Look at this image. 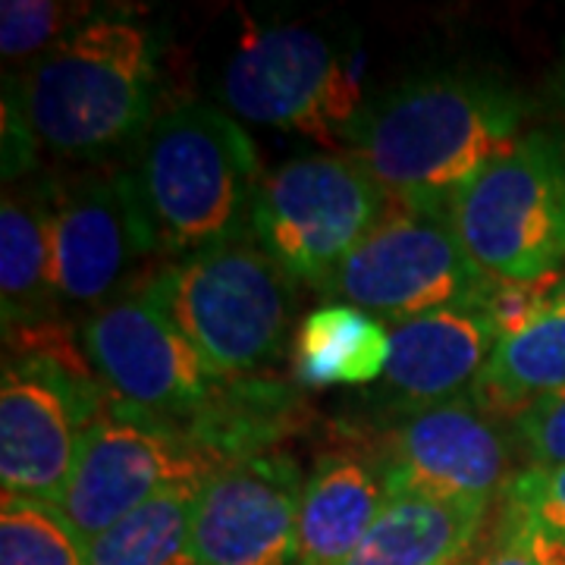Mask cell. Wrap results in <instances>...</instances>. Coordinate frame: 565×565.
<instances>
[{"instance_id": "obj_1", "label": "cell", "mask_w": 565, "mask_h": 565, "mask_svg": "<svg viewBox=\"0 0 565 565\" xmlns=\"http://www.w3.org/2000/svg\"><path fill=\"white\" fill-rule=\"evenodd\" d=\"M525 98L484 73H434L367 104L349 154L393 207L446 211L522 139Z\"/></svg>"}, {"instance_id": "obj_2", "label": "cell", "mask_w": 565, "mask_h": 565, "mask_svg": "<svg viewBox=\"0 0 565 565\" xmlns=\"http://www.w3.org/2000/svg\"><path fill=\"white\" fill-rule=\"evenodd\" d=\"M161 39L136 17L98 13L39 61L3 76L39 148L70 161H102L145 136L158 102Z\"/></svg>"}, {"instance_id": "obj_3", "label": "cell", "mask_w": 565, "mask_h": 565, "mask_svg": "<svg viewBox=\"0 0 565 565\" xmlns=\"http://www.w3.org/2000/svg\"><path fill=\"white\" fill-rule=\"evenodd\" d=\"M158 255L185 258L248 233L264 173L236 117L204 102L158 114L129 163Z\"/></svg>"}, {"instance_id": "obj_4", "label": "cell", "mask_w": 565, "mask_h": 565, "mask_svg": "<svg viewBox=\"0 0 565 565\" xmlns=\"http://www.w3.org/2000/svg\"><path fill=\"white\" fill-rule=\"evenodd\" d=\"M151 282L217 377H252L289 345L299 289L252 233L158 264Z\"/></svg>"}, {"instance_id": "obj_5", "label": "cell", "mask_w": 565, "mask_h": 565, "mask_svg": "<svg viewBox=\"0 0 565 565\" xmlns=\"http://www.w3.org/2000/svg\"><path fill=\"white\" fill-rule=\"evenodd\" d=\"M217 92L243 120L321 145H349L367 107L355 63L337 41L299 22H245Z\"/></svg>"}, {"instance_id": "obj_6", "label": "cell", "mask_w": 565, "mask_h": 565, "mask_svg": "<svg viewBox=\"0 0 565 565\" xmlns=\"http://www.w3.org/2000/svg\"><path fill=\"white\" fill-rule=\"evenodd\" d=\"M456 236L497 280L565 270V136L531 129L449 204Z\"/></svg>"}, {"instance_id": "obj_7", "label": "cell", "mask_w": 565, "mask_h": 565, "mask_svg": "<svg viewBox=\"0 0 565 565\" xmlns=\"http://www.w3.org/2000/svg\"><path fill=\"white\" fill-rule=\"evenodd\" d=\"M390 207L349 151L302 154L264 173L248 233L292 280L321 292Z\"/></svg>"}, {"instance_id": "obj_8", "label": "cell", "mask_w": 565, "mask_h": 565, "mask_svg": "<svg viewBox=\"0 0 565 565\" xmlns=\"http://www.w3.org/2000/svg\"><path fill=\"white\" fill-rule=\"evenodd\" d=\"M107 405V390L76 340L13 352L0 381L3 497L61 505L82 434Z\"/></svg>"}, {"instance_id": "obj_9", "label": "cell", "mask_w": 565, "mask_h": 565, "mask_svg": "<svg viewBox=\"0 0 565 565\" xmlns=\"http://www.w3.org/2000/svg\"><path fill=\"white\" fill-rule=\"evenodd\" d=\"M79 345L110 399L185 430L217 377L161 302L151 270L79 321Z\"/></svg>"}, {"instance_id": "obj_10", "label": "cell", "mask_w": 565, "mask_h": 565, "mask_svg": "<svg viewBox=\"0 0 565 565\" xmlns=\"http://www.w3.org/2000/svg\"><path fill=\"white\" fill-rule=\"evenodd\" d=\"M493 286L497 277L471 262L446 211L390 207L321 296L393 327L446 308L484 305Z\"/></svg>"}, {"instance_id": "obj_11", "label": "cell", "mask_w": 565, "mask_h": 565, "mask_svg": "<svg viewBox=\"0 0 565 565\" xmlns=\"http://www.w3.org/2000/svg\"><path fill=\"white\" fill-rule=\"evenodd\" d=\"M217 468L221 465L170 424L107 396L102 415L82 434L57 509L88 544L167 490L202 487Z\"/></svg>"}, {"instance_id": "obj_12", "label": "cell", "mask_w": 565, "mask_h": 565, "mask_svg": "<svg viewBox=\"0 0 565 565\" xmlns=\"http://www.w3.org/2000/svg\"><path fill=\"white\" fill-rule=\"evenodd\" d=\"M158 255L129 167H95L57 182L54 274L63 308L85 315L141 280Z\"/></svg>"}, {"instance_id": "obj_13", "label": "cell", "mask_w": 565, "mask_h": 565, "mask_svg": "<svg viewBox=\"0 0 565 565\" xmlns=\"http://www.w3.org/2000/svg\"><path fill=\"white\" fill-rule=\"evenodd\" d=\"M305 471L270 449L221 465L195 493L189 550L199 565H292Z\"/></svg>"}, {"instance_id": "obj_14", "label": "cell", "mask_w": 565, "mask_h": 565, "mask_svg": "<svg viewBox=\"0 0 565 565\" xmlns=\"http://www.w3.org/2000/svg\"><path fill=\"white\" fill-rule=\"evenodd\" d=\"M371 456L386 497L493 503L515 478L509 437L471 396L399 418Z\"/></svg>"}, {"instance_id": "obj_15", "label": "cell", "mask_w": 565, "mask_h": 565, "mask_svg": "<svg viewBox=\"0 0 565 565\" xmlns=\"http://www.w3.org/2000/svg\"><path fill=\"white\" fill-rule=\"evenodd\" d=\"M54 177L7 182L0 202V305L3 343L32 352L76 340L66 327V308L54 274Z\"/></svg>"}, {"instance_id": "obj_16", "label": "cell", "mask_w": 565, "mask_h": 565, "mask_svg": "<svg viewBox=\"0 0 565 565\" xmlns=\"http://www.w3.org/2000/svg\"><path fill=\"white\" fill-rule=\"evenodd\" d=\"M500 333L484 305L446 308L390 327V362L371 399L386 415H418L471 393Z\"/></svg>"}, {"instance_id": "obj_17", "label": "cell", "mask_w": 565, "mask_h": 565, "mask_svg": "<svg viewBox=\"0 0 565 565\" xmlns=\"http://www.w3.org/2000/svg\"><path fill=\"white\" fill-rule=\"evenodd\" d=\"M390 500L371 452L330 449L305 481L292 565H343Z\"/></svg>"}, {"instance_id": "obj_18", "label": "cell", "mask_w": 565, "mask_h": 565, "mask_svg": "<svg viewBox=\"0 0 565 565\" xmlns=\"http://www.w3.org/2000/svg\"><path fill=\"white\" fill-rule=\"evenodd\" d=\"M490 503L390 497L343 565H465L481 544Z\"/></svg>"}, {"instance_id": "obj_19", "label": "cell", "mask_w": 565, "mask_h": 565, "mask_svg": "<svg viewBox=\"0 0 565 565\" xmlns=\"http://www.w3.org/2000/svg\"><path fill=\"white\" fill-rule=\"evenodd\" d=\"M565 390V270L531 321L503 337L471 386V403L490 418H519Z\"/></svg>"}, {"instance_id": "obj_20", "label": "cell", "mask_w": 565, "mask_h": 565, "mask_svg": "<svg viewBox=\"0 0 565 565\" xmlns=\"http://www.w3.org/2000/svg\"><path fill=\"white\" fill-rule=\"evenodd\" d=\"M302 418V399L282 381L223 377L211 403L182 430L217 465L270 452Z\"/></svg>"}, {"instance_id": "obj_21", "label": "cell", "mask_w": 565, "mask_h": 565, "mask_svg": "<svg viewBox=\"0 0 565 565\" xmlns=\"http://www.w3.org/2000/svg\"><path fill=\"white\" fill-rule=\"evenodd\" d=\"M390 362V327L355 305L305 315L292 340V371L305 390L377 384Z\"/></svg>"}, {"instance_id": "obj_22", "label": "cell", "mask_w": 565, "mask_h": 565, "mask_svg": "<svg viewBox=\"0 0 565 565\" xmlns=\"http://www.w3.org/2000/svg\"><path fill=\"white\" fill-rule=\"evenodd\" d=\"M199 487L167 490L85 544L88 565H189L192 503Z\"/></svg>"}, {"instance_id": "obj_23", "label": "cell", "mask_w": 565, "mask_h": 565, "mask_svg": "<svg viewBox=\"0 0 565 565\" xmlns=\"http://www.w3.org/2000/svg\"><path fill=\"white\" fill-rule=\"evenodd\" d=\"M0 565H88V556L57 505L3 497Z\"/></svg>"}, {"instance_id": "obj_24", "label": "cell", "mask_w": 565, "mask_h": 565, "mask_svg": "<svg viewBox=\"0 0 565 565\" xmlns=\"http://www.w3.org/2000/svg\"><path fill=\"white\" fill-rule=\"evenodd\" d=\"M92 3H57V0H3L0 7V54L7 63L39 61L57 41L79 25L95 20Z\"/></svg>"}, {"instance_id": "obj_25", "label": "cell", "mask_w": 565, "mask_h": 565, "mask_svg": "<svg viewBox=\"0 0 565 565\" xmlns=\"http://www.w3.org/2000/svg\"><path fill=\"white\" fill-rule=\"evenodd\" d=\"M465 565H565V541L503 493L490 537Z\"/></svg>"}, {"instance_id": "obj_26", "label": "cell", "mask_w": 565, "mask_h": 565, "mask_svg": "<svg viewBox=\"0 0 565 565\" xmlns=\"http://www.w3.org/2000/svg\"><path fill=\"white\" fill-rule=\"evenodd\" d=\"M512 437L522 446L527 468L565 465V390L522 412L512 422Z\"/></svg>"}, {"instance_id": "obj_27", "label": "cell", "mask_w": 565, "mask_h": 565, "mask_svg": "<svg viewBox=\"0 0 565 565\" xmlns=\"http://www.w3.org/2000/svg\"><path fill=\"white\" fill-rule=\"evenodd\" d=\"M503 493L565 541V465L515 471Z\"/></svg>"}, {"instance_id": "obj_28", "label": "cell", "mask_w": 565, "mask_h": 565, "mask_svg": "<svg viewBox=\"0 0 565 565\" xmlns=\"http://www.w3.org/2000/svg\"><path fill=\"white\" fill-rule=\"evenodd\" d=\"M563 95H565V61H563Z\"/></svg>"}, {"instance_id": "obj_29", "label": "cell", "mask_w": 565, "mask_h": 565, "mask_svg": "<svg viewBox=\"0 0 565 565\" xmlns=\"http://www.w3.org/2000/svg\"><path fill=\"white\" fill-rule=\"evenodd\" d=\"M189 565H199V563H189Z\"/></svg>"}]
</instances>
